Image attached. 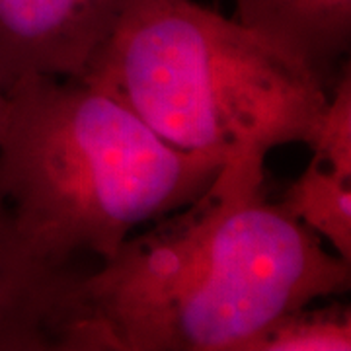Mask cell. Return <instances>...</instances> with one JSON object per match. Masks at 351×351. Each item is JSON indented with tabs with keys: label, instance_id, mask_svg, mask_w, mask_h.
Returning a JSON list of instances; mask_svg holds the SVG:
<instances>
[{
	"label": "cell",
	"instance_id": "1",
	"mask_svg": "<svg viewBox=\"0 0 351 351\" xmlns=\"http://www.w3.org/2000/svg\"><path fill=\"white\" fill-rule=\"evenodd\" d=\"M350 289L351 263L267 199L265 158H239L98 269L76 271L53 351H242L279 314Z\"/></svg>",
	"mask_w": 351,
	"mask_h": 351
},
{
	"label": "cell",
	"instance_id": "2",
	"mask_svg": "<svg viewBox=\"0 0 351 351\" xmlns=\"http://www.w3.org/2000/svg\"><path fill=\"white\" fill-rule=\"evenodd\" d=\"M0 189L25 242L57 265L112 258L138 226L201 195L225 160L176 149L108 92L29 76L8 92Z\"/></svg>",
	"mask_w": 351,
	"mask_h": 351
},
{
	"label": "cell",
	"instance_id": "3",
	"mask_svg": "<svg viewBox=\"0 0 351 351\" xmlns=\"http://www.w3.org/2000/svg\"><path fill=\"white\" fill-rule=\"evenodd\" d=\"M82 80L168 145L225 162L308 147L330 96L295 57L193 0H127Z\"/></svg>",
	"mask_w": 351,
	"mask_h": 351
},
{
	"label": "cell",
	"instance_id": "4",
	"mask_svg": "<svg viewBox=\"0 0 351 351\" xmlns=\"http://www.w3.org/2000/svg\"><path fill=\"white\" fill-rule=\"evenodd\" d=\"M127 0H0V92L29 76L82 80Z\"/></svg>",
	"mask_w": 351,
	"mask_h": 351
},
{
	"label": "cell",
	"instance_id": "5",
	"mask_svg": "<svg viewBox=\"0 0 351 351\" xmlns=\"http://www.w3.org/2000/svg\"><path fill=\"white\" fill-rule=\"evenodd\" d=\"M75 274L25 242L0 189V351H53V320Z\"/></svg>",
	"mask_w": 351,
	"mask_h": 351
},
{
	"label": "cell",
	"instance_id": "6",
	"mask_svg": "<svg viewBox=\"0 0 351 351\" xmlns=\"http://www.w3.org/2000/svg\"><path fill=\"white\" fill-rule=\"evenodd\" d=\"M244 25L295 57L328 90L348 69L351 0H234Z\"/></svg>",
	"mask_w": 351,
	"mask_h": 351
},
{
	"label": "cell",
	"instance_id": "7",
	"mask_svg": "<svg viewBox=\"0 0 351 351\" xmlns=\"http://www.w3.org/2000/svg\"><path fill=\"white\" fill-rule=\"evenodd\" d=\"M279 203L328 242L334 254L351 263V168L313 152L311 162L285 189Z\"/></svg>",
	"mask_w": 351,
	"mask_h": 351
},
{
	"label": "cell",
	"instance_id": "8",
	"mask_svg": "<svg viewBox=\"0 0 351 351\" xmlns=\"http://www.w3.org/2000/svg\"><path fill=\"white\" fill-rule=\"evenodd\" d=\"M351 308L341 302L328 306L304 304L279 314L256 332L242 351H350Z\"/></svg>",
	"mask_w": 351,
	"mask_h": 351
},
{
	"label": "cell",
	"instance_id": "9",
	"mask_svg": "<svg viewBox=\"0 0 351 351\" xmlns=\"http://www.w3.org/2000/svg\"><path fill=\"white\" fill-rule=\"evenodd\" d=\"M6 112H8V100H6V94L0 92V137L4 131V123H6Z\"/></svg>",
	"mask_w": 351,
	"mask_h": 351
}]
</instances>
